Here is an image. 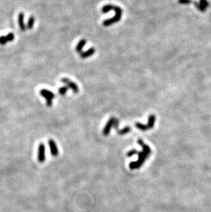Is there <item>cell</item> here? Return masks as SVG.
<instances>
[{
    "mask_svg": "<svg viewBox=\"0 0 211 212\" xmlns=\"http://www.w3.org/2000/svg\"><path fill=\"white\" fill-rule=\"evenodd\" d=\"M115 12V15L112 18H110V19H106L105 21H104L103 22V25L104 26H109L112 25L115 23H117L120 19H121L122 14H123V10L119 7V6H115L114 10H113Z\"/></svg>",
    "mask_w": 211,
    "mask_h": 212,
    "instance_id": "1",
    "label": "cell"
},
{
    "mask_svg": "<svg viewBox=\"0 0 211 212\" xmlns=\"http://www.w3.org/2000/svg\"><path fill=\"white\" fill-rule=\"evenodd\" d=\"M40 94L45 99L47 106L49 107L52 106V100L55 97L54 93L52 91L44 89L40 91Z\"/></svg>",
    "mask_w": 211,
    "mask_h": 212,
    "instance_id": "2",
    "label": "cell"
},
{
    "mask_svg": "<svg viewBox=\"0 0 211 212\" xmlns=\"http://www.w3.org/2000/svg\"><path fill=\"white\" fill-rule=\"evenodd\" d=\"M61 82H63V83L65 84L66 87H68L69 89H72L75 93H77L79 92V87L75 82H72V80H70L68 78H64L61 80Z\"/></svg>",
    "mask_w": 211,
    "mask_h": 212,
    "instance_id": "3",
    "label": "cell"
},
{
    "mask_svg": "<svg viewBox=\"0 0 211 212\" xmlns=\"http://www.w3.org/2000/svg\"><path fill=\"white\" fill-rule=\"evenodd\" d=\"M38 161L43 163L45 161V146L43 144H40L38 148Z\"/></svg>",
    "mask_w": 211,
    "mask_h": 212,
    "instance_id": "4",
    "label": "cell"
},
{
    "mask_svg": "<svg viewBox=\"0 0 211 212\" xmlns=\"http://www.w3.org/2000/svg\"><path fill=\"white\" fill-rule=\"evenodd\" d=\"M115 120V117H111L110 118V120H108L107 123H106V126H104L103 130V135L104 136H107L109 135L111 128H112V127H114Z\"/></svg>",
    "mask_w": 211,
    "mask_h": 212,
    "instance_id": "5",
    "label": "cell"
},
{
    "mask_svg": "<svg viewBox=\"0 0 211 212\" xmlns=\"http://www.w3.org/2000/svg\"><path fill=\"white\" fill-rule=\"evenodd\" d=\"M48 144L52 155L54 157H57L58 155V146L55 142L53 139H50L48 141Z\"/></svg>",
    "mask_w": 211,
    "mask_h": 212,
    "instance_id": "6",
    "label": "cell"
},
{
    "mask_svg": "<svg viewBox=\"0 0 211 212\" xmlns=\"http://www.w3.org/2000/svg\"><path fill=\"white\" fill-rule=\"evenodd\" d=\"M15 39V35L12 33H9V34L6 36H1L0 37V44L2 45H4L8 42L12 41Z\"/></svg>",
    "mask_w": 211,
    "mask_h": 212,
    "instance_id": "7",
    "label": "cell"
},
{
    "mask_svg": "<svg viewBox=\"0 0 211 212\" xmlns=\"http://www.w3.org/2000/svg\"><path fill=\"white\" fill-rule=\"evenodd\" d=\"M138 144L143 148V151L149 157V156L151 155V153H152V150H151V148L150 147H149L147 145H146L141 139H138Z\"/></svg>",
    "mask_w": 211,
    "mask_h": 212,
    "instance_id": "8",
    "label": "cell"
},
{
    "mask_svg": "<svg viewBox=\"0 0 211 212\" xmlns=\"http://www.w3.org/2000/svg\"><path fill=\"white\" fill-rule=\"evenodd\" d=\"M96 52V50H95V49L94 48H91L90 49H88L87 51H86V52H81L80 54V57L82 59H86V58H88L90 56H91L94 54Z\"/></svg>",
    "mask_w": 211,
    "mask_h": 212,
    "instance_id": "9",
    "label": "cell"
},
{
    "mask_svg": "<svg viewBox=\"0 0 211 212\" xmlns=\"http://www.w3.org/2000/svg\"><path fill=\"white\" fill-rule=\"evenodd\" d=\"M19 25L20 28H21V30L22 31H25L26 30V28H27V27L25 25V23H24V13L21 12L19 15Z\"/></svg>",
    "mask_w": 211,
    "mask_h": 212,
    "instance_id": "10",
    "label": "cell"
},
{
    "mask_svg": "<svg viewBox=\"0 0 211 212\" xmlns=\"http://www.w3.org/2000/svg\"><path fill=\"white\" fill-rule=\"evenodd\" d=\"M156 115H155L152 114L149 116L148 122L147 124V126H148L149 129H152L154 128V124H155V122H156Z\"/></svg>",
    "mask_w": 211,
    "mask_h": 212,
    "instance_id": "11",
    "label": "cell"
},
{
    "mask_svg": "<svg viewBox=\"0 0 211 212\" xmlns=\"http://www.w3.org/2000/svg\"><path fill=\"white\" fill-rule=\"evenodd\" d=\"M86 43V41L85 39H82L81 41H79V43L77 44L76 48H75V50H76L77 52L81 53L82 50H83V48L84 47Z\"/></svg>",
    "mask_w": 211,
    "mask_h": 212,
    "instance_id": "12",
    "label": "cell"
},
{
    "mask_svg": "<svg viewBox=\"0 0 211 212\" xmlns=\"http://www.w3.org/2000/svg\"><path fill=\"white\" fill-rule=\"evenodd\" d=\"M138 156H139V159H138V161H139L141 164H143V163L145 161L147 158L148 157V156L146 155V154L144 153L143 151L142 152H139L138 153Z\"/></svg>",
    "mask_w": 211,
    "mask_h": 212,
    "instance_id": "13",
    "label": "cell"
},
{
    "mask_svg": "<svg viewBox=\"0 0 211 212\" xmlns=\"http://www.w3.org/2000/svg\"><path fill=\"white\" fill-rule=\"evenodd\" d=\"M115 6L112 5V4H108V5H105L103 6V8L101 9V11L103 13H107L110 12L111 10H114Z\"/></svg>",
    "mask_w": 211,
    "mask_h": 212,
    "instance_id": "14",
    "label": "cell"
},
{
    "mask_svg": "<svg viewBox=\"0 0 211 212\" xmlns=\"http://www.w3.org/2000/svg\"><path fill=\"white\" fill-rule=\"evenodd\" d=\"M142 165H143V164H141V163H140L139 161H137L131 162L130 164V166H129V167H130V169H138V168H141Z\"/></svg>",
    "mask_w": 211,
    "mask_h": 212,
    "instance_id": "15",
    "label": "cell"
},
{
    "mask_svg": "<svg viewBox=\"0 0 211 212\" xmlns=\"http://www.w3.org/2000/svg\"><path fill=\"white\" fill-rule=\"evenodd\" d=\"M34 23H35V18L34 17L31 16L30 18H29L28 24L27 26H26V27H27V28L29 29V30H31V29H32L33 26H34Z\"/></svg>",
    "mask_w": 211,
    "mask_h": 212,
    "instance_id": "16",
    "label": "cell"
},
{
    "mask_svg": "<svg viewBox=\"0 0 211 212\" xmlns=\"http://www.w3.org/2000/svg\"><path fill=\"white\" fill-rule=\"evenodd\" d=\"M135 126H136L137 128H139V130H141L142 131H146L149 130V128L147 125L143 124L140 123V122H137V123L135 124Z\"/></svg>",
    "mask_w": 211,
    "mask_h": 212,
    "instance_id": "17",
    "label": "cell"
},
{
    "mask_svg": "<svg viewBox=\"0 0 211 212\" xmlns=\"http://www.w3.org/2000/svg\"><path fill=\"white\" fill-rule=\"evenodd\" d=\"M130 131H131V128L130 126H126L125 128L121 129V130H119L118 131H117V133H118V134L120 135H126V134L130 133Z\"/></svg>",
    "mask_w": 211,
    "mask_h": 212,
    "instance_id": "18",
    "label": "cell"
},
{
    "mask_svg": "<svg viewBox=\"0 0 211 212\" xmlns=\"http://www.w3.org/2000/svg\"><path fill=\"white\" fill-rule=\"evenodd\" d=\"M68 90H69L68 87H66V86L62 87H61L58 89V93L60 95H64L66 93V92H67Z\"/></svg>",
    "mask_w": 211,
    "mask_h": 212,
    "instance_id": "19",
    "label": "cell"
},
{
    "mask_svg": "<svg viewBox=\"0 0 211 212\" xmlns=\"http://www.w3.org/2000/svg\"><path fill=\"white\" fill-rule=\"evenodd\" d=\"M199 3L201 5L206 9V8H208L210 6V3L207 1V0H200Z\"/></svg>",
    "mask_w": 211,
    "mask_h": 212,
    "instance_id": "20",
    "label": "cell"
},
{
    "mask_svg": "<svg viewBox=\"0 0 211 212\" xmlns=\"http://www.w3.org/2000/svg\"><path fill=\"white\" fill-rule=\"evenodd\" d=\"M139 152H138L136 149H133V150H131L130 151H129L127 153L128 157H132V156L134 155H138Z\"/></svg>",
    "mask_w": 211,
    "mask_h": 212,
    "instance_id": "21",
    "label": "cell"
},
{
    "mask_svg": "<svg viewBox=\"0 0 211 212\" xmlns=\"http://www.w3.org/2000/svg\"><path fill=\"white\" fill-rule=\"evenodd\" d=\"M193 2L192 0H178V3L180 4H189Z\"/></svg>",
    "mask_w": 211,
    "mask_h": 212,
    "instance_id": "22",
    "label": "cell"
},
{
    "mask_svg": "<svg viewBox=\"0 0 211 212\" xmlns=\"http://www.w3.org/2000/svg\"><path fill=\"white\" fill-rule=\"evenodd\" d=\"M118 126H119V120H117V119H116V118H115V122H114V127H115V128H116V129L118 128Z\"/></svg>",
    "mask_w": 211,
    "mask_h": 212,
    "instance_id": "23",
    "label": "cell"
}]
</instances>
